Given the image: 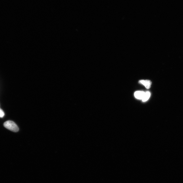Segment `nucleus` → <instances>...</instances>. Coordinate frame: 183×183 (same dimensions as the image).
I'll list each match as a JSON object with an SVG mask.
<instances>
[{"mask_svg": "<svg viewBox=\"0 0 183 183\" xmlns=\"http://www.w3.org/2000/svg\"><path fill=\"white\" fill-rule=\"evenodd\" d=\"M4 127L7 129L14 132H18L19 130V128L14 122L11 120L6 121L4 123Z\"/></svg>", "mask_w": 183, "mask_h": 183, "instance_id": "f257e3e1", "label": "nucleus"}, {"mask_svg": "<svg viewBox=\"0 0 183 183\" xmlns=\"http://www.w3.org/2000/svg\"><path fill=\"white\" fill-rule=\"evenodd\" d=\"M139 83L145 86L146 89H149L151 87L152 82L150 81L144 80H141L139 81Z\"/></svg>", "mask_w": 183, "mask_h": 183, "instance_id": "f03ea898", "label": "nucleus"}, {"mask_svg": "<svg viewBox=\"0 0 183 183\" xmlns=\"http://www.w3.org/2000/svg\"><path fill=\"white\" fill-rule=\"evenodd\" d=\"M145 92L142 91H137L135 92L134 96L136 99L142 100Z\"/></svg>", "mask_w": 183, "mask_h": 183, "instance_id": "7ed1b4c3", "label": "nucleus"}, {"mask_svg": "<svg viewBox=\"0 0 183 183\" xmlns=\"http://www.w3.org/2000/svg\"><path fill=\"white\" fill-rule=\"evenodd\" d=\"M151 96V93L150 92H145V95L143 98L142 100V101L143 102H146L149 99V97H150Z\"/></svg>", "mask_w": 183, "mask_h": 183, "instance_id": "20e7f679", "label": "nucleus"}, {"mask_svg": "<svg viewBox=\"0 0 183 183\" xmlns=\"http://www.w3.org/2000/svg\"><path fill=\"white\" fill-rule=\"evenodd\" d=\"M4 115V113L3 111L0 108V117H3Z\"/></svg>", "mask_w": 183, "mask_h": 183, "instance_id": "39448f33", "label": "nucleus"}]
</instances>
